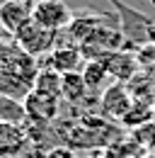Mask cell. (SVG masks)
Here are the masks:
<instances>
[{"label":"cell","instance_id":"obj_9","mask_svg":"<svg viewBox=\"0 0 155 158\" xmlns=\"http://www.w3.org/2000/svg\"><path fill=\"white\" fill-rule=\"evenodd\" d=\"M29 20H32V5H27L22 0H2L0 2V27L10 37H15L17 29Z\"/></svg>","mask_w":155,"mask_h":158},{"label":"cell","instance_id":"obj_10","mask_svg":"<svg viewBox=\"0 0 155 158\" xmlns=\"http://www.w3.org/2000/svg\"><path fill=\"white\" fill-rule=\"evenodd\" d=\"M104 66H107V71H109V76L112 80L116 83H126V80H131L136 76V71H138V61H136L133 54H129V51H114V54H109L107 59H104Z\"/></svg>","mask_w":155,"mask_h":158},{"label":"cell","instance_id":"obj_17","mask_svg":"<svg viewBox=\"0 0 155 158\" xmlns=\"http://www.w3.org/2000/svg\"><path fill=\"white\" fill-rule=\"evenodd\" d=\"M0 2H2V0H0Z\"/></svg>","mask_w":155,"mask_h":158},{"label":"cell","instance_id":"obj_12","mask_svg":"<svg viewBox=\"0 0 155 158\" xmlns=\"http://www.w3.org/2000/svg\"><path fill=\"white\" fill-rule=\"evenodd\" d=\"M61 83H63V73H58L54 68L44 66V68H39L32 90H34V93H41V95H49V98L61 100Z\"/></svg>","mask_w":155,"mask_h":158},{"label":"cell","instance_id":"obj_11","mask_svg":"<svg viewBox=\"0 0 155 158\" xmlns=\"http://www.w3.org/2000/svg\"><path fill=\"white\" fill-rule=\"evenodd\" d=\"M90 88L82 78V73H63V83H61V100L70 102V105H80L82 100L87 98Z\"/></svg>","mask_w":155,"mask_h":158},{"label":"cell","instance_id":"obj_3","mask_svg":"<svg viewBox=\"0 0 155 158\" xmlns=\"http://www.w3.org/2000/svg\"><path fill=\"white\" fill-rule=\"evenodd\" d=\"M73 10L63 2V0H37L32 5V20L51 29V32H63L68 29V24L73 20Z\"/></svg>","mask_w":155,"mask_h":158},{"label":"cell","instance_id":"obj_16","mask_svg":"<svg viewBox=\"0 0 155 158\" xmlns=\"http://www.w3.org/2000/svg\"><path fill=\"white\" fill-rule=\"evenodd\" d=\"M148 2H150V5H153V7H155V0H148Z\"/></svg>","mask_w":155,"mask_h":158},{"label":"cell","instance_id":"obj_14","mask_svg":"<svg viewBox=\"0 0 155 158\" xmlns=\"http://www.w3.org/2000/svg\"><path fill=\"white\" fill-rule=\"evenodd\" d=\"M46 158H75V153L70 151V148H63V146H56V148H51Z\"/></svg>","mask_w":155,"mask_h":158},{"label":"cell","instance_id":"obj_5","mask_svg":"<svg viewBox=\"0 0 155 158\" xmlns=\"http://www.w3.org/2000/svg\"><path fill=\"white\" fill-rule=\"evenodd\" d=\"M104 20H112V15L92 12V10L75 12V15H73V20H70V24H68V29H66V34H68V39L73 41V44L80 46L82 41H87L97 29L104 24Z\"/></svg>","mask_w":155,"mask_h":158},{"label":"cell","instance_id":"obj_8","mask_svg":"<svg viewBox=\"0 0 155 158\" xmlns=\"http://www.w3.org/2000/svg\"><path fill=\"white\" fill-rule=\"evenodd\" d=\"M131 107H133V98L121 83H114V85L104 88V93H102V112L107 117L124 119Z\"/></svg>","mask_w":155,"mask_h":158},{"label":"cell","instance_id":"obj_6","mask_svg":"<svg viewBox=\"0 0 155 158\" xmlns=\"http://www.w3.org/2000/svg\"><path fill=\"white\" fill-rule=\"evenodd\" d=\"M87 59L82 56V49L78 44H63V46H56L49 59H46V66L54 68L58 73H78L85 68Z\"/></svg>","mask_w":155,"mask_h":158},{"label":"cell","instance_id":"obj_15","mask_svg":"<svg viewBox=\"0 0 155 158\" xmlns=\"http://www.w3.org/2000/svg\"><path fill=\"white\" fill-rule=\"evenodd\" d=\"M22 2H27V5H34V2H37V0H22Z\"/></svg>","mask_w":155,"mask_h":158},{"label":"cell","instance_id":"obj_2","mask_svg":"<svg viewBox=\"0 0 155 158\" xmlns=\"http://www.w3.org/2000/svg\"><path fill=\"white\" fill-rule=\"evenodd\" d=\"M56 39H58V32H51V29L37 24L34 20L24 22L17 29V34L12 37V41L17 44L19 49H24L27 54H32L34 59L49 54V51H54V49H56Z\"/></svg>","mask_w":155,"mask_h":158},{"label":"cell","instance_id":"obj_1","mask_svg":"<svg viewBox=\"0 0 155 158\" xmlns=\"http://www.w3.org/2000/svg\"><path fill=\"white\" fill-rule=\"evenodd\" d=\"M39 63L32 54L19 49L12 39L0 41V95L22 100L34 88Z\"/></svg>","mask_w":155,"mask_h":158},{"label":"cell","instance_id":"obj_4","mask_svg":"<svg viewBox=\"0 0 155 158\" xmlns=\"http://www.w3.org/2000/svg\"><path fill=\"white\" fill-rule=\"evenodd\" d=\"M22 107H24L27 119L39 122V124H49V122H54V119L58 117V112H61V100L32 90L27 98L22 100Z\"/></svg>","mask_w":155,"mask_h":158},{"label":"cell","instance_id":"obj_13","mask_svg":"<svg viewBox=\"0 0 155 158\" xmlns=\"http://www.w3.org/2000/svg\"><path fill=\"white\" fill-rule=\"evenodd\" d=\"M80 73H82V78L87 83L90 93H97V90L107 83V78H112L109 71H107V66H104V61H87Z\"/></svg>","mask_w":155,"mask_h":158},{"label":"cell","instance_id":"obj_7","mask_svg":"<svg viewBox=\"0 0 155 158\" xmlns=\"http://www.w3.org/2000/svg\"><path fill=\"white\" fill-rule=\"evenodd\" d=\"M29 146L24 124L19 122H0V158H17Z\"/></svg>","mask_w":155,"mask_h":158}]
</instances>
